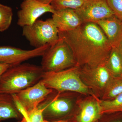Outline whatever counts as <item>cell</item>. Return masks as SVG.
Instances as JSON below:
<instances>
[{"mask_svg":"<svg viewBox=\"0 0 122 122\" xmlns=\"http://www.w3.org/2000/svg\"><path fill=\"white\" fill-rule=\"evenodd\" d=\"M53 90L46 87L41 80L31 87L13 95L18 109L21 114L37 107Z\"/></svg>","mask_w":122,"mask_h":122,"instance_id":"cell-8","label":"cell"},{"mask_svg":"<svg viewBox=\"0 0 122 122\" xmlns=\"http://www.w3.org/2000/svg\"><path fill=\"white\" fill-rule=\"evenodd\" d=\"M112 48H118L122 41V21L115 16L96 21Z\"/></svg>","mask_w":122,"mask_h":122,"instance_id":"cell-14","label":"cell"},{"mask_svg":"<svg viewBox=\"0 0 122 122\" xmlns=\"http://www.w3.org/2000/svg\"><path fill=\"white\" fill-rule=\"evenodd\" d=\"M100 99L88 95L76 103L73 116L69 122H97L102 115Z\"/></svg>","mask_w":122,"mask_h":122,"instance_id":"cell-10","label":"cell"},{"mask_svg":"<svg viewBox=\"0 0 122 122\" xmlns=\"http://www.w3.org/2000/svg\"><path fill=\"white\" fill-rule=\"evenodd\" d=\"M52 19L59 32L74 30L82 23L75 10L70 9L55 11Z\"/></svg>","mask_w":122,"mask_h":122,"instance_id":"cell-13","label":"cell"},{"mask_svg":"<svg viewBox=\"0 0 122 122\" xmlns=\"http://www.w3.org/2000/svg\"><path fill=\"white\" fill-rule=\"evenodd\" d=\"M74 93L70 92H58L53 90L38 106L44 109V120H66L69 122L73 116L76 109Z\"/></svg>","mask_w":122,"mask_h":122,"instance_id":"cell-3","label":"cell"},{"mask_svg":"<svg viewBox=\"0 0 122 122\" xmlns=\"http://www.w3.org/2000/svg\"><path fill=\"white\" fill-rule=\"evenodd\" d=\"M22 118L12 95L0 93V122L11 119H20Z\"/></svg>","mask_w":122,"mask_h":122,"instance_id":"cell-15","label":"cell"},{"mask_svg":"<svg viewBox=\"0 0 122 122\" xmlns=\"http://www.w3.org/2000/svg\"><path fill=\"white\" fill-rule=\"evenodd\" d=\"M115 16L122 21V0H107Z\"/></svg>","mask_w":122,"mask_h":122,"instance_id":"cell-22","label":"cell"},{"mask_svg":"<svg viewBox=\"0 0 122 122\" xmlns=\"http://www.w3.org/2000/svg\"><path fill=\"white\" fill-rule=\"evenodd\" d=\"M102 114L122 112V93L113 99L104 100L99 99Z\"/></svg>","mask_w":122,"mask_h":122,"instance_id":"cell-18","label":"cell"},{"mask_svg":"<svg viewBox=\"0 0 122 122\" xmlns=\"http://www.w3.org/2000/svg\"><path fill=\"white\" fill-rule=\"evenodd\" d=\"M42 122H69L66 120H60L58 121H50L45 120H44Z\"/></svg>","mask_w":122,"mask_h":122,"instance_id":"cell-27","label":"cell"},{"mask_svg":"<svg viewBox=\"0 0 122 122\" xmlns=\"http://www.w3.org/2000/svg\"><path fill=\"white\" fill-rule=\"evenodd\" d=\"M122 93V76H113L105 88L100 99L107 100L113 99Z\"/></svg>","mask_w":122,"mask_h":122,"instance_id":"cell-17","label":"cell"},{"mask_svg":"<svg viewBox=\"0 0 122 122\" xmlns=\"http://www.w3.org/2000/svg\"><path fill=\"white\" fill-rule=\"evenodd\" d=\"M54 12L51 4H45L37 0L23 1L17 13V25L22 28L31 25L44 14Z\"/></svg>","mask_w":122,"mask_h":122,"instance_id":"cell-12","label":"cell"},{"mask_svg":"<svg viewBox=\"0 0 122 122\" xmlns=\"http://www.w3.org/2000/svg\"><path fill=\"white\" fill-rule=\"evenodd\" d=\"M13 12L11 7L0 4V32H4L11 25Z\"/></svg>","mask_w":122,"mask_h":122,"instance_id":"cell-19","label":"cell"},{"mask_svg":"<svg viewBox=\"0 0 122 122\" xmlns=\"http://www.w3.org/2000/svg\"><path fill=\"white\" fill-rule=\"evenodd\" d=\"M44 109L37 107L22 114V116L28 122H42L44 120Z\"/></svg>","mask_w":122,"mask_h":122,"instance_id":"cell-21","label":"cell"},{"mask_svg":"<svg viewBox=\"0 0 122 122\" xmlns=\"http://www.w3.org/2000/svg\"><path fill=\"white\" fill-rule=\"evenodd\" d=\"M44 73L41 66L30 63L10 66L0 79V93L17 94L38 83Z\"/></svg>","mask_w":122,"mask_h":122,"instance_id":"cell-2","label":"cell"},{"mask_svg":"<svg viewBox=\"0 0 122 122\" xmlns=\"http://www.w3.org/2000/svg\"><path fill=\"white\" fill-rule=\"evenodd\" d=\"M17 122H27V121H26V118H25V117H23V118H22V119H21V120Z\"/></svg>","mask_w":122,"mask_h":122,"instance_id":"cell-28","label":"cell"},{"mask_svg":"<svg viewBox=\"0 0 122 122\" xmlns=\"http://www.w3.org/2000/svg\"><path fill=\"white\" fill-rule=\"evenodd\" d=\"M117 48L119 53H120L122 58V41L120 43V45H119Z\"/></svg>","mask_w":122,"mask_h":122,"instance_id":"cell-26","label":"cell"},{"mask_svg":"<svg viewBox=\"0 0 122 122\" xmlns=\"http://www.w3.org/2000/svg\"><path fill=\"white\" fill-rule=\"evenodd\" d=\"M84 0H53L51 3L55 11L66 9L75 10L81 6Z\"/></svg>","mask_w":122,"mask_h":122,"instance_id":"cell-20","label":"cell"},{"mask_svg":"<svg viewBox=\"0 0 122 122\" xmlns=\"http://www.w3.org/2000/svg\"><path fill=\"white\" fill-rule=\"evenodd\" d=\"M42 56L41 66L44 72H59L77 66L72 50L60 38Z\"/></svg>","mask_w":122,"mask_h":122,"instance_id":"cell-5","label":"cell"},{"mask_svg":"<svg viewBox=\"0 0 122 122\" xmlns=\"http://www.w3.org/2000/svg\"><path fill=\"white\" fill-rule=\"evenodd\" d=\"M39 2L45 4H51V3L53 0H37Z\"/></svg>","mask_w":122,"mask_h":122,"instance_id":"cell-25","label":"cell"},{"mask_svg":"<svg viewBox=\"0 0 122 122\" xmlns=\"http://www.w3.org/2000/svg\"><path fill=\"white\" fill-rule=\"evenodd\" d=\"M79 67L82 81L96 97L100 99L107 85L114 76L105 65Z\"/></svg>","mask_w":122,"mask_h":122,"instance_id":"cell-7","label":"cell"},{"mask_svg":"<svg viewBox=\"0 0 122 122\" xmlns=\"http://www.w3.org/2000/svg\"><path fill=\"white\" fill-rule=\"evenodd\" d=\"M104 65L114 76H122V58L117 48H112Z\"/></svg>","mask_w":122,"mask_h":122,"instance_id":"cell-16","label":"cell"},{"mask_svg":"<svg viewBox=\"0 0 122 122\" xmlns=\"http://www.w3.org/2000/svg\"><path fill=\"white\" fill-rule=\"evenodd\" d=\"M10 66V65L7 64L0 63V79L2 74Z\"/></svg>","mask_w":122,"mask_h":122,"instance_id":"cell-24","label":"cell"},{"mask_svg":"<svg viewBox=\"0 0 122 122\" xmlns=\"http://www.w3.org/2000/svg\"><path fill=\"white\" fill-rule=\"evenodd\" d=\"M26 0H23V1Z\"/></svg>","mask_w":122,"mask_h":122,"instance_id":"cell-29","label":"cell"},{"mask_svg":"<svg viewBox=\"0 0 122 122\" xmlns=\"http://www.w3.org/2000/svg\"><path fill=\"white\" fill-rule=\"evenodd\" d=\"M59 36L72 50L79 66L104 65L112 49L102 29L94 22L82 23L74 30L59 32Z\"/></svg>","mask_w":122,"mask_h":122,"instance_id":"cell-1","label":"cell"},{"mask_svg":"<svg viewBox=\"0 0 122 122\" xmlns=\"http://www.w3.org/2000/svg\"><path fill=\"white\" fill-rule=\"evenodd\" d=\"M47 45L31 50H25L10 46H0V63L15 65L36 57L42 56L51 46Z\"/></svg>","mask_w":122,"mask_h":122,"instance_id":"cell-11","label":"cell"},{"mask_svg":"<svg viewBox=\"0 0 122 122\" xmlns=\"http://www.w3.org/2000/svg\"><path fill=\"white\" fill-rule=\"evenodd\" d=\"M97 122H122V112L103 114Z\"/></svg>","mask_w":122,"mask_h":122,"instance_id":"cell-23","label":"cell"},{"mask_svg":"<svg viewBox=\"0 0 122 122\" xmlns=\"http://www.w3.org/2000/svg\"><path fill=\"white\" fill-rule=\"evenodd\" d=\"M75 11L82 23L94 22L114 16L107 0H84Z\"/></svg>","mask_w":122,"mask_h":122,"instance_id":"cell-9","label":"cell"},{"mask_svg":"<svg viewBox=\"0 0 122 122\" xmlns=\"http://www.w3.org/2000/svg\"><path fill=\"white\" fill-rule=\"evenodd\" d=\"M79 69L76 66L59 72H44L41 79L46 87L58 92H70L96 96L81 80Z\"/></svg>","mask_w":122,"mask_h":122,"instance_id":"cell-4","label":"cell"},{"mask_svg":"<svg viewBox=\"0 0 122 122\" xmlns=\"http://www.w3.org/2000/svg\"><path fill=\"white\" fill-rule=\"evenodd\" d=\"M59 33L52 18L38 20L31 25L22 27V35L35 48L54 45L59 39Z\"/></svg>","mask_w":122,"mask_h":122,"instance_id":"cell-6","label":"cell"}]
</instances>
